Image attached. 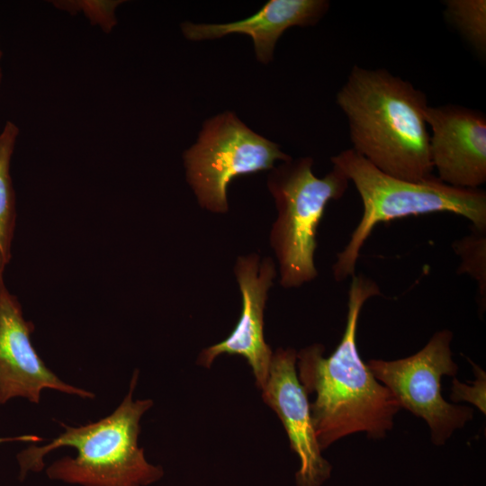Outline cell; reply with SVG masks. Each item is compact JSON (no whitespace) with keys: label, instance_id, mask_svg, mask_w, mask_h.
Returning <instances> with one entry per match:
<instances>
[{"label":"cell","instance_id":"3","mask_svg":"<svg viewBox=\"0 0 486 486\" xmlns=\"http://www.w3.org/2000/svg\"><path fill=\"white\" fill-rule=\"evenodd\" d=\"M139 377L132 374L127 395L107 417L96 422L71 427L41 446H30L17 454L20 480L29 472L45 467L44 457L53 450L70 446L76 456H64L46 468L50 480L79 486H148L164 475L160 465L148 463L139 446L140 419L153 406L150 399L133 400Z\"/></svg>","mask_w":486,"mask_h":486},{"label":"cell","instance_id":"17","mask_svg":"<svg viewBox=\"0 0 486 486\" xmlns=\"http://www.w3.org/2000/svg\"><path fill=\"white\" fill-rule=\"evenodd\" d=\"M75 3L72 4L78 6L76 11L84 12L92 23H97L106 32H110L116 24L114 10L120 4L119 1H80Z\"/></svg>","mask_w":486,"mask_h":486},{"label":"cell","instance_id":"11","mask_svg":"<svg viewBox=\"0 0 486 486\" xmlns=\"http://www.w3.org/2000/svg\"><path fill=\"white\" fill-rule=\"evenodd\" d=\"M235 274L242 295L238 324L226 339L203 349L197 364L210 368L220 355L242 356L252 369L256 387L262 391L273 356L264 338V310L267 292L276 275L275 266L270 257L260 263L258 255L251 254L238 258Z\"/></svg>","mask_w":486,"mask_h":486},{"label":"cell","instance_id":"12","mask_svg":"<svg viewBox=\"0 0 486 486\" xmlns=\"http://www.w3.org/2000/svg\"><path fill=\"white\" fill-rule=\"evenodd\" d=\"M329 8L326 0H270L253 15L229 23H182L183 34L190 40H213L232 33L252 38L256 59L264 64L273 59L275 44L293 26H312Z\"/></svg>","mask_w":486,"mask_h":486},{"label":"cell","instance_id":"19","mask_svg":"<svg viewBox=\"0 0 486 486\" xmlns=\"http://www.w3.org/2000/svg\"><path fill=\"white\" fill-rule=\"evenodd\" d=\"M1 441H4V440H3V439H0V442H1Z\"/></svg>","mask_w":486,"mask_h":486},{"label":"cell","instance_id":"15","mask_svg":"<svg viewBox=\"0 0 486 486\" xmlns=\"http://www.w3.org/2000/svg\"><path fill=\"white\" fill-rule=\"evenodd\" d=\"M453 248L460 258L458 274L477 282L482 304L486 302V230L472 228V233L455 240Z\"/></svg>","mask_w":486,"mask_h":486},{"label":"cell","instance_id":"18","mask_svg":"<svg viewBox=\"0 0 486 486\" xmlns=\"http://www.w3.org/2000/svg\"><path fill=\"white\" fill-rule=\"evenodd\" d=\"M2 56H3V53L0 49V62H1ZM2 78H3V73H2V68H1V63H0V86H1Z\"/></svg>","mask_w":486,"mask_h":486},{"label":"cell","instance_id":"5","mask_svg":"<svg viewBox=\"0 0 486 486\" xmlns=\"http://www.w3.org/2000/svg\"><path fill=\"white\" fill-rule=\"evenodd\" d=\"M310 157L283 161L271 169L267 185L273 195L277 218L270 241L280 266V283L295 288L318 275L314 264L317 230L327 203L340 199L349 180L333 166L320 178L312 171Z\"/></svg>","mask_w":486,"mask_h":486},{"label":"cell","instance_id":"8","mask_svg":"<svg viewBox=\"0 0 486 486\" xmlns=\"http://www.w3.org/2000/svg\"><path fill=\"white\" fill-rule=\"evenodd\" d=\"M5 267L0 261V405L14 398L39 404L45 389L94 399V393L59 379L37 354L31 341L34 324L24 319L18 298L8 291Z\"/></svg>","mask_w":486,"mask_h":486},{"label":"cell","instance_id":"1","mask_svg":"<svg viewBox=\"0 0 486 486\" xmlns=\"http://www.w3.org/2000/svg\"><path fill=\"white\" fill-rule=\"evenodd\" d=\"M381 295L376 283L354 274L348 291L346 324L335 351L325 357L321 344L297 352L298 378L308 396L311 418L321 450L336 441L364 432L382 439L394 425L400 407L362 360L356 346L358 320L364 304Z\"/></svg>","mask_w":486,"mask_h":486},{"label":"cell","instance_id":"10","mask_svg":"<svg viewBox=\"0 0 486 486\" xmlns=\"http://www.w3.org/2000/svg\"><path fill=\"white\" fill-rule=\"evenodd\" d=\"M296 362L297 352L292 348H278L273 353L262 398L282 421L290 446L300 459L297 486H321L329 478L332 466L321 454Z\"/></svg>","mask_w":486,"mask_h":486},{"label":"cell","instance_id":"2","mask_svg":"<svg viewBox=\"0 0 486 486\" xmlns=\"http://www.w3.org/2000/svg\"><path fill=\"white\" fill-rule=\"evenodd\" d=\"M336 99L356 153L394 177L418 182L433 176L428 104L421 90L384 68L355 65Z\"/></svg>","mask_w":486,"mask_h":486},{"label":"cell","instance_id":"9","mask_svg":"<svg viewBox=\"0 0 486 486\" xmlns=\"http://www.w3.org/2000/svg\"><path fill=\"white\" fill-rule=\"evenodd\" d=\"M425 120L436 177L454 187L479 189L486 182L484 113L457 104L428 105Z\"/></svg>","mask_w":486,"mask_h":486},{"label":"cell","instance_id":"6","mask_svg":"<svg viewBox=\"0 0 486 486\" xmlns=\"http://www.w3.org/2000/svg\"><path fill=\"white\" fill-rule=\"evenodd\" d=\"M183 158L186 179L200 205L217 213L228 211L227 188L233 178L273 169L276 160L292 158L231 112L206 120Z\"/></svg>","mask_w":486,"mask_h":486},{"label":"cell","instance_id":"4","mask_svg":"<svg viewBox=\"0 0 486 486\" xmlns=\"http://www.w3.org/2000/svg\"><path fill=\"white\" fill-rule=\"evenodd\" d=\"M330 159L353 182L364 206L362 218L333 266L338 282L355 274L360 251L380 222L445 212L467 219L474 229L486 230V193L481 189L454 187L435 176L418 182L394 177L352 148Z\"/></svg>","mask_w":486,"mask_h":486},{"label":"cell","instance_id":"14","mask_svg":"<svg viewBox=\"0 0 486 486\" xmlns=\"http://www.w3.org/2000/svg\"><path fill=\"white\" fill-rule=\"evenodd\" d=\"M445 16L480 55L486 53V1L447 0Z\"/></svg>","mask_w":486,"mask_h":486},{"label":"cell","instance_id":"16","mask_svg":"<svg viewBox=\"0 0 486 486\" xmlns=\"http://www.w3.org/2000/svg\"><path fill=\"white\" fill-rule=\"evenodd\" d=\"M472 364L475 380L471 385L459 382L455 377L452 381L450 400L454 402L466 401L473 404L485 415L486 413V374L478 364Z\"/></svg>","mask_w":486,"mask_h":486},{"label":"cell","instance_id":"7","mask_svg":"<svg viewBox=\"0 0 486 486\" xmlns=\"http://www.w3.org/2000/svg\"><path fill=\"white\" fill-rule=\"evenodd\" d=\"M452 339L453 332L442 329L410 356L392 361L371 359L366 364L400 409L427 422L431 441L437 446H444L474 414L472 408L449 403L442 396V377H454L458 372L452 356Z\"/></svg>","mask_w":486,"mask_h":486},{"label":"cell","instance_id":"13","mask_svg":"<svg viewBox=\"0 0 486 486\" xmlns=\"http://www.w3.org/2000/svg\"><path fill=\"white\" fill-rule=\"evenodd\" d=\"M20 129L6 121L0 131V261L7 266L12 258V244L16 225V196L11 163Z\"/></svg>","mask_w":486,"mask_h":486}]
</instances>
